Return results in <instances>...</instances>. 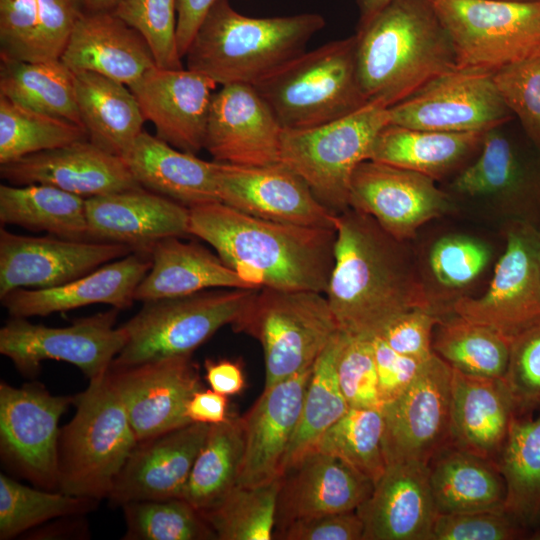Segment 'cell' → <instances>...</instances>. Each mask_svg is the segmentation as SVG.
I'll list each match as a JSON object with an SVG mask.
<instances>
[{"instance_id": "1", "label": "cell", "mask_w": 540, "mask_h": 540, "mask_svg": "<svg viewBox=\"0 0 540 540\" xmlns=\"http://www.w3.org/2000/svg\"><path fill=\"white\" fill-rule=\"evenodd\" d=\"M335 230L325 295L340 331L372 339L408 310L435 312L406 242L352 208L337 214Z\"/></svg>"}, {"instance_id": "2", "label": "cell", "mask_w": 540, "mask_h": 540, "mask_svg": "<svg viewBox=\"0 0 540 540\" xmlns=\"http://www.w3.org/2000/svg\"><path fill=\"white\" fill-rule=\"evenodd\" d=\"M189 235L253 288L326 291L335 229L266 220L216 201L189 208Z\"/></svg>"}, {"instance_id": "3", "label": "cell", "mask_w": 540, "mask_h": 540, "mask_svg": "<svg viewBox=\"0 0 540 540\" xmlns=\"http://www.w3.org/2000/svg\"><path fill=\"white\" fill-rule=\"evenodd\" d=\"M355 35L364 96L386 108L459 68L451 39L429 0H393Z\"/></svg>"}, {"instance_id": "4", "label": "cell", "mask_w": 540, "mask_h": 540, "mask_svg": "<svg viewBox=\"0 0 540 540\" xmlns=\"http://www.w3.org/2000/svg\"><path fill=\"white\" fill-rule=\"evenodd\" d=\"M325 23L317 13L249 17L216 0L184 56L186 68L221 86H254L304 53Z\"/></svg>"}, {"instance_id": "5", "label": "cell", "mask_w": 540, "mask_h": 540, "mask_svg": "<svg viewBox=\"0 0 540 540\" xmlns=\"http://www.w3.org/2000/svg\"><path fill=\"white\" fill-rule=\"evenodd\" d=\"M74 396L76 411L60 429L58 490L102 500L138 443L108 372Z\"/></svg>"}, {"instance_id": "6", "label": "cell", "mask_w": 540, "mask_h": 540, "mask_svg": "<svg viewBox=\"0 0 540 540\" xmlns=\"http://www.w3.org/2000/svg\"><path fill=\"white\" fill-rule=\"evenodd\" d=\"M356 45V35L330 41L254 85L284 129L321 126L369 103L358 77Z\"/></svg>"}, {"instance_id": "7", "label": "cell", "mask_w": 540, "mask_h": 540, "mask_svg": "<svg viewBox=\"0 0 540 540\" xmlns=\"http://www.w3.org/2000/svg\"><path fill=\"white\" fill-rule=\"evenodd\" d=\"M259 341L265 387L313 367L339 331L325 293L263 287L232 325Z\"/></svg>"}, {"instance_id": "8", "label": "cell", "mask_w": 540, "mask_h": 540, "mask_svg": "<svg viewBox=\"0 0 540 540\" xmlns=\"http://www.w3.org/2000/svg\"><path fill=\"white\" fill-rule=\"evenodd\" d=\"M258 289L215 288L143 302L122 326L127 341L111 366L191 355L223 326L233 325Z\"/></svg>"}, {"instance_id": "9", "label": "cell", "mask_w": 540, "mask_h": 540, "mask_svg": "<svg viewBox=\"0 0 540 540\" xmlns=\"http://www.w3.org/2000/svg\"><path fill=\"white\" fill-rule=\"evenodd\" d=\"M387 124L388 108L369 102L321 126L284 129L280 162L300 176L325 207L340 214L350 208L355 169L369 159L375 137Z\"/></svg>"}, {"instance_id": "10", "label": "cell", "mask_w": 540, "mask_h": 540, "mask_svg": "<svg viewBox=\"0 0 540 540\" xmlns=\"http://www.w3.org/2000/svg\"><path fill=\"white\" fill-rule=\"evenodd\" d=\"M459 68L495 71L540 53V1L429 0Z\"/></svg>"}, {"instance_id": "11", "label": "cell", "mask_w": 540, "mask_h": 540, "mask_svg": "<svg viewBox=\"0 0 540 540\" xmlns=\"http://www.w3.org/2000/svg\"><path fill=\"white\" fill-rule=\"evenodd\" d=\"M118 309L74 320L65 327L34 324L11 317L0 329V353L25 376H34L41 362L56 360L79 368L89 379L106 374L127 341L115 327Z\"/></svg>"}, {"instance_id": "12", "label": "cell", "mask_w": 540, "mask_h": 540, "mask_svg": "<svg viewBox=\"0 0 540 540\" xmlns=\"http://www.w3.org/2000/svg\"><path fill=\"white\" fill-rule=\"evenodd\" d=\"M505 239L486 292L457 298L448 312L489 326L512 341L540 321L539 233L529 221L510 220Z\"/></svg>"}, {"instance_id": "13", "label": "cell", "mask_w": 540, "mask_h": 540, "mask_svg": "<svg viewBox=\"0 0 540 540\" xmlns=\"http://www.w3.org/2000/svg\"><path fill=\"white\" fill-rule=\"evenodd\" d=\"M451 379L452 367L434 353L412 384L382 407L386 466L428 465L451 446Z\"/></svg>"}, {"instance_id": "14", "label": "cell", "mask_w": 540, "mask_h": 540, "mask_svg": "<svg viewBox=\"0 0 540 540\" xmlns=\"http://www.w3.org/2000/svg\"><path fill=\"white\" fill-rule=\"evenodd\" d=\"M73 401L37 384H0L1 456L36 487L59 491V420Z\"/></svg>"}, {"instance_id": "15", "label": "cell", "mask_w": 540, "mask_h": 540, "mask_svg": "<svg viewBox=\"0 0 540 540\" xmlns=\"http://www.w3.org/2000/svg\"><path fill=\"white\" fill-rule=\"evenodd\" d=\"M389 123L407 128L475 132L498 128L511 112L492 71L457 68L388 108Z\"/></svg>"}, {"instance_id": "16", "label": "cell", "mask_w": 540, "mask_h": 540, "mask_svg": "<svg viewBox=\"0 0 540 540\" xmlns=\"http://www.w3.org/2000/svg\"><path fill=\"white\" fill-rule=\"evenodd\" d=\"M424 174L365 160L350 183L349 207L373 217L390 235L407 242L427 222L451 208L449 195Z\"/></svg>"}, {"instance_id": "17", "label": "cell", "mask_w": 540, "mask_h": 540, "mask_svg": "<svg viewBox=\"0 0 540 540\" xmlns=\"http://www.w3.org/2000/svg\"><path fill=\"white\" fill-rule=\"evenodd\" d=\"M132 252L118 243L25 236L1 228L0 298L16 289L63 285Z\"/></svg>"}, {"instance_id": "18", "label": "cell", "mask_w": 540, "mask_h": 540, "mask_svg": "<svg viewBox=\"0 0 540 540\" xmlns=\"http://www.w3.org/2000/svg\"><path fill=\"white\" fill-rule=\"evenodd\" d=\"M108 377L125 406L138 442L191 423L187 405L200 389L191 355L110 366Z\"/></svg>"}, {"instance_id": "19", "label": "cell", "mask_w": 540, "mask_h": 540, "mask_svg": "<svg viewBox=\"0 0 540 540\" xmlns=\"http://www.w3.org/2000/svg\"><path fill=\"white\" fill-rule=\"evenodd\" d=\"M219 201L245 214L306 227L336 229L337 214L325 207L305 181L284 164L241 166L219 163Z\"/></svg>"}, {"instance_id": "20", "label": "cell", "mask_w": 540, "mask_h": 540, "mask_svg": "<svg viewBox=\"0 0 540 540\" xmlns=\"http://www.w3.org/2000/svg\"><path fill=\"white\" fill-rule=\"evenodd\" d=\"M283 130L254 86L223 85L212 97L204 149L219 163L273 165L280 163Z\"/></svg>"}, {"instance_id": "21", "label": "cell", "mask_w": 540, "mask_h": 540, "mask_svg": "<svg viewBox=\"0 0 540 540\" xmlns=\"http://www.w3.org/2000/svg\"><path fill=\"white\" fill-rule=\"evenodd\" d=\"M217 83L191 69L153 67L128 86L156 136L192 154L204 149L207 120Z\"/></svg>"}, {"instance_id": "22", "label": "cell", "mask_w": 540, "mask_h": 540, "mask_svg": "<svg viewBox=\"0 0 540 540\" xmlns=\"http://www.w3.org/2000/svg\"><path fill=\"white\" fill-rule=\"evenodd\" d=\"M11 185L47 184L84 198L141 187L126 162L88 139L0 164Z\"/></svg>"}, {"instance_id": "23", "label": "cell", "mask_w": 540, "mask_h": 540, "mask_svg": "<svg viewBox=\"0 0 540 540\" xmlns=\"http://www.w3.org/2000/svg\"><path fill=\"white\" fill-rule=\"evenodd\" d=\"M210 425L191 422L139 441L115 478L111 504L182 498L190 471Z\"/></svg>"}, {"instance_id": "24", "label": "cell", "mask_w": 540, "mask_h": 540, "mask_svg": "<svg viewBox=\"0 0 540 540\" xmlns=\"http://www.w3.org/2000/svg\"><path fill=\"white\" fill-rule=\"evenodd\" d=\"M373 488L339 458L314 449L280 477L274 534L301 519L355 511Z\"/></svg>"}, {"instance_id": "25", "label": "cell", "mask_w": 540, "mask_h": 540, "mask_svg": "<svg viewBox=\"0 0 540 540\" xmlns=\"http://www.w3.org/2000/svg\"><path fill=\"white\" fill-rule=\"evenodd\" d=\"M86 216L89 240L134 251L189 235V208L143 187L86 198Z\"/></svg>"}, {"instance_id": "26", "label": "cell", "mask_w": 540, "mask_h": 540, "mask_svg": "<svg viewBox=\"0 0 540 540\" xmlns=\"http://www.w3.org/2000/svg\"><path fill=\"white\" fill-rule=\"evenodd\" d=\"M312 368L264 388L241 417L244 456L237 485L258 486L282 476Z\"/></svg>"}, {"instance_id": "27", "label": "cell", "mask_w": 540, "mask_h": 540, "mask_svg": "<svg viewBox=\"0 0 540 540\" xmlns=\"http://www.w3.org/2000/svg\"><path fill=\"white\" fill-rule=\"evenodd\" d=\"M150 251H134L63 285L46 289H16L0 298L11 317L29 318L107 304L123 310L150 270Z\"/></svg>"}, {"instance_id": "28", "label": "cell", "mask_w": 540, "mask_h": 540, "mask_svg": "<svg viewBox=\"0 0 540 540\" xmlns=\"http://www.w3.org/2000/svg\"><path fill=\"white\" fill-rule=\"evenodd\" d=\"M363 540H431L438 514L428 465L386 466L370 496L357 508Z\"/></svg>"}, {"instance_id": "29", "label": "cell", "mask_w": 540, "mask_h": 540, "mask_svg": "<svg viewBox=\"0 0 540 540\" xmlns=\"http://www.w3.org/2000/svg\"><path fill=\"white\" fill-rule=\"evenodd\" d=\"M517 416L504 377L471 375L452 368L451 446L498 465Z\"/></svg>"}, {"instance_id": "30", "label": "cell", "mask_w": 540, "mask_h": 540, "mask_svg": "<svg viewBox=\"0 0 540 540\" xmlns=\"http://www.w3.org/2000/svg\"><path fill=\"white\" fill-rule=\"evenodd\" d=\"M60 59L73 73L92 72L127 86L156 66L144 38L112 11H84Z\"/></svg>"}, {"instance_id": "31", "label": "cell", "mask_w": 540, "mask_h": 540, "mask_svg": "<svg viewBox=\"0 0 540 540\" xmlns=\"http://www.w3.org/2000/svg\"><path fill=\"white\" fill-rule=\"evenodd\" d=\"M480 150L454 179L452 190L490 202L510 220L531 222L532 212L540 206V179L497 128L486 131Z\"/></svg>"}, {"instance_id": "32", "label": "cell", "mask_w": 540, "mask_h": 540, "mask_svg": "<svg viewBox=\"0 0 540 540\" xmlns=\"http://www.w3.org/2000/svg\"><path fill=\"white\" fill-rule=\"evenodd\" d=\"M123 159L141 187L188 208L219 201L216 161L179 150L144 130Z\"/></svg>"}, {"instance_id": "33", "label": "cell", "mask_w": 540, "mask_h": 540, "mask_svg": "<svg viewBox=\"0 0 540 540\" xmlns=\"http://www.w3.org/2000/svg\"><path fill=\"white\" fill-rule=\"evenodd\" d=\"M83 0H0V59H60Z\"/></svg>"}, {"instance_id": "34", "label": "cell", "mask_w": 540, "mask_h": 540, "mask_svg": "<svg viewBox=\"0 0 540 540\" xmlns=\"http://www.w3.org/2000/svg\"><path fill=\"white\" fill-rule=\"evenodd\" d=\"M152 265L137 286L135 301L175 298L215 288H249L209 249L182 237H167L151 249Z\"/></svg>"}, {"instance_id": "35", "label": "cell", "mask_w": 540, "mask_h": 540, "mask_svg": "<svg viewBox=\"0 0 540 540\" xmlns=\"http://www.w3.org/2000/svg\"><path fill=\"white\" fill-rule=\"evenodd\" d=\"M74 83L88 140L123 158L146 121L135 95L127 85L92 72L74 73Z\"/></svg>"}, {"instance_id": "36", "label": "cell", "mask_w": 540, "mask_h": 540, "mask_svg": "<svg viewBox=\"0 0 540 540\" xmlns=\"http://www.w3.org/2000/svg\"><path fill=\"white\" fill-rule=\"evenodd\" d=\"M486 132H444L387 124L375 137L368 160L439 180L480 148Z\"/></svg>"}, {"instance_id": "37", "label": "cell", "mask_w": 540, "mask_h": 540, "mask_svg": "<svg viewBox=\"0 0 540 540\" xmlns=\"http://www.w3.org/2000/svg\"><path fill=\"white\" fill-rule=\"evenodd\" d=\"M438 513L504 507L506 484L497 464L449 446L428 464Z\"/></svg>"}, {"instance_id": "38", "label": "cell", "mask_w": 540, "mask_h": 540, "mask_svg": "<svg viewBox=\"0 0 540 540\" xmlns=\"http://www.w3.org/2000/svg\"><path fill=\"white\" fill-rule=\"evenodd\" d=\"M0 222L61 238L89 240L86 198L52 185L1 184Z\"/></svg>"}, {"instance_id": "39", "label": "cell", "mask_w": 540, "mask_h": 540, "mask_svg": "<svg viewBox=\"0 0 540 540\" xmlns=\"http://www.w3.org/2000/svg\"><path fill=\"white\" fill-rule=\"evenodd\" d=\"M244 456L241 417L210 425L190 471L182 498L200 513L221 501L237 484Z\"/></svg>"}, {"instance_id": "40", "label": "cell", "mask_w": 540, "mask_h": 540, "mask_svg": "<svg viewBox=\"0 0 540 540\" xmlns=\"http://www.w3.org/2000/svg\"><path fill=\"white\" fill-rule=\"evenodd\" d=\"M0 96L82 126L74 73L61 59L38 62L1 59Z\"/></svg>"}, {"instance_id": "41", "label": "cell", "mask_w": 540, "mask_h": 540, "mask_svg": "<svg viewBox=\"0 0 540 540\" xmlns=\"http://www.w3.org/2000/svg\"><path fill=\"white\" fill-rule=\"evenodd\" d=\"M505 480V510L523 526H540V417L518 415L498 461Z\"/></svg>"}, {"instance_id": "42", "label": "cell", "mask_w": 540, "mask_h": 540, "mask_svg": "<svg viewBox=\"0 0 540 540\" xmlns=\"http://www.w3.org/2000/svg\"><path fill=\"white\" fill-rule=\"evenodd\" d=\"M341 341L342 331L339 330L313 365L300 418L285 457L283 472L316 449L323 434L349 409L337 375Z\"/></svg>"}, {"instance_id": "43", "label": "cell", "mask_w": 540, "mask_h": 540, "mask_svg": "<svg viewBox=\"0 0 540 540\" xmlns=\"http://www.w3.org/2000/svg\"><path fill=\"white\" fill-rule=\"evenodd\" d=\"M432 347L453 369L484 376H505L511 340L495 329L453 314L437 324Z\"/></svg>"}, {"instance_id": "44", "label": "cell", "mask_w": 540, "mask_h": 540, "mask_svg": "<svg viewBox=\"0 0 540 540\" xmlns=\"http://www.w3.org/2000/svg\"><path fill=\"white\" fill-rule=\"evenodd\" d=\"M86 139L82 126L0 96V164Z\"/></svg>"}, {"instance_id": "45", "label": "cell", "mask_w": 540, "mask_h": 540, "mask_svg": "<svg viewBox=\"0 0 540 540\" xmlns=\"http://www.w3.org/2000/svg\"><path fill=\"white\" fill-rule=\"evenodd\" d=\"M383 433L382 408H349L316 449L339 458L375 485L386 470Z\"/></svg>"}, {"instance_id": "46", "label": "cell", "mask_w": 540, "mask_h": 540, "mask_svg": "<svg viewBox=\"0 0 540 540\" xmlns=\"http://www.w3.org/2000/svg\"><path fill=\"white\" fill-rule=\"evenodd\" d=\"M280 478L258 486L236 485L202 516L218 540H271Z\"/></svg>"}, {"instance_id": "47", "label": "cell", "mask_w": 540, "mask_h": 540, "mask_svg": "<svg viewBox=\"0 0 540 540\" xmlns=\"http://www.w3.org/2000/svg\"><path fill=\"white\" fill-rule=\"evenodd\" d=\"M99 500L32 488L0 474V539L15 538L26 530L58 517L83 514Z\"/></svg>"}, {"instance_id": "48", "label": "cell", "mask_w": 540, "mask_h": 540, "mask_svg": "<svg viewBox=\"0 0 540 540\" xmlns=\"http://www.w3.org/2000/svg\"><path fill=\"white\" fill-rule=\"evenodd\" d=\"M122 508L126 540L217 539L202 514L183 498L135 501Z\"/></svg>"}, {"instance_id": "49", "label": "cell", "mask_w": 540, "mask_h": 540, "mask_svg": "<svg viewBox=\"0 0 540 540\" xmlns=\"http://www.w3.org/2000/svg\"><path fill=\"white\" fill-rule=\"evenodd\" d=\"M490 260L491 250L485 242L468 235L449 234L432 244L427 268L435 287L450 295L451 305L456 300L455 293L476 281Z\"/></svg>"}, {"instance_id": "50", "label": "cell", "mask_w": 540, "mask_h": 540, "mask_svg": "<svg viewBox=\"0 0 540 540\" xmlns=\"http://www.w3.org/2000/svg\"><path fill=\"white\" fill-rule=\"evenodd\" d=\"M112 12L144 38L157 67L184 68L177 41V0H119Z\"/></svg>"}, {"instance_id": "51", "label": "cell", "mask_w": 540, "mask_h": 540, "mask_svg": "<svg viewBox=\"0 0 540 540\" xmlns=\"http://www.w3.org/2000/svg\"><path fill=\"white\" fill-rule=\"evenodd\" d=\"M497 90L540 150V53L492 72Z\"/></svg>"}, {"instance_id": "52", "label": "cell", "mask_w": 540, "mask_h": 540, "mask_svg": "<svg viewBox=\"0 0 540 540\" xmlns=\"http://www.w3.org/2000/svg\"><path fill=\"white\" fill-rule=\"evenodd\" d=\"M337 375L349 408H382L373 338L342 332Z\"/></svg>"}, {"instance_id": "53", "label": "cell", "mask_w": 540, "mask_h": 540, "mask_svg": "<svg viewBox=\"0 0 540 540\" xmlns=\"http://www.w3.org/2000/svg\"><path fill=\"white\" fill-rule=\"evenodd\" d=\"M538 536L504 507L459 513H438L431 540H518Z\"/></svg>"}, {"instance_id": "54", "label": "cell", "mask_w": 540, "mask_h": 540, "mask_svg": "<svg viewBox=\"0 0 540 540\" xmlns=\"http://www.w3.org/2000/svg\"><path fill=\"white\" fill-rule=\"evenodd\" d=\"M504 379L518 415L540 411V321L511 341Z\"/></svg>"}, {"instance_id": "55", "label": "cell", "mask_w": 540, "mask_h": 540, "mask_svg": "<svg viewBox=\"0 0 540 540\" xmlns=\"http://www.w3.org/2000/svg\"><path fill=\"white\" fill-rule=\"evenodd\" d=\"M441 319L433 311L414 308L393 319L376 337L402 355L426 360L434 354L433 334Z\"/></svg>"}, {"instance_id": "56", "label": "cell", "mask_w": 540, "mask_h": 540, "mask_svg": "<svg viewBox=\"0 0 540 540\" xmlns=\"http://www.w3.org/2000/svg\"><path fill=\"white\" fill-rule=\"evenodd\" d=\"M364 526L357 511L329 513L301 519L274 534L281 540H363Z\"/></svg>"}, {"instance_id": "57", "label": "cell", "mask_w": 540, "mask_h": 540, "mask_svg": "<svg viewBox=\"0 0 540 540\" xmlns=\"http://www.w3.org/2000/svg\"><path fill=\"white\" fill-rule=\"evenodd\" d=\"M382 407L399 397L417 378L425 361L402 355L380 337L373 338ZM430 358V357H429Z\"/></svg>"}, {"instance_id": "58", "label": "cell", "mask_w": 540, "mask_h": 540, "mask_svg": "<svg viewBox=\"0 0 540 540\" xmlns=\"http://www.w3.org/2000/svg\"><path fill=\"white\" fill-rule=\"evenodd\" d=\"M187 416L191 422L208 425L223 423L230 417L227 396L211 388L199 389L188 402Z\"/></svg>"}, {"instance_id": "59", "label": "cell", "mask_w": 540, "mask_h": 540, "mask_svg": "<svg viewBox=\"0 0 540 540\" xmlns=\"http://www.w3.org/2000/svg\"><path fill=\"white\" fill-rule=\"evenodd\" d=\"M216 0H177V41L184 58L201 22Z\"/></svg>"}, {"instance_id": "60", "label": "cell", "mask_w": 540, "mask_h": 540, "mask_svg": "<svg viewBox=\"0 0 540 540\" xmlns=\"http://www.w3.org/2000/svg\"><path fill=\"white\" fill-rule=\"evenodd\" d=\"M205 378L210 388L226 396L242 391L245 385L244 375L237 362L231 360H206Z\"/></svg>"}, {"instance_id": "61", "label": "cell", "mask_w": 540, "mask_h": 540, "mask_svg": "<svg viewBox=\"0 0 540 540\" xmlns=\"http://www.w3.org/2000/svg\"><path fill=\"white\" fill-rule=\"evenodd\" d=\"M393 0H357L359 8L358 28L369 23L383 8Z\"/></svg>"}, {"instance_id": "62", "label": "cell", "mask_w": 540, "mask_h": 540, "mask_svg": "<svg viewBox=\"0 0 540 540\" xmlns=\"http://www.w3.org/2000/svg\"><path fill=\"white\" fill-rule=\"evenodd\" d=\"M119 0H83L85 11L104 12L112 11Z\"/></svg>"}, {"instance_id": "63", "label": "cell", "mask_w": 540, "mask_h": 540, "mask_svg": "<svg viewBox=\"0 0 540 540\" xmlns=\"http://www.w3.org/2000/svg\"><path fill=\"white\" fill-rule=\"evenodd\" d=\"M504 1L532 2V1H540V0H504Z\"/></svg>"}, {"instance_id": "64", "label": "cell", "mask_w": 540, "mask_h": 540, "mask_svg": "<svg viewBox=\"0 0 540 540\" xmlns=\"http://www.w3.org/2000/svg\"><path fill=\"white\" fill-rule=\"evenodd\" d=\"M539 233V257H540V230H538Z\"/></svg>"}]
</instances>
